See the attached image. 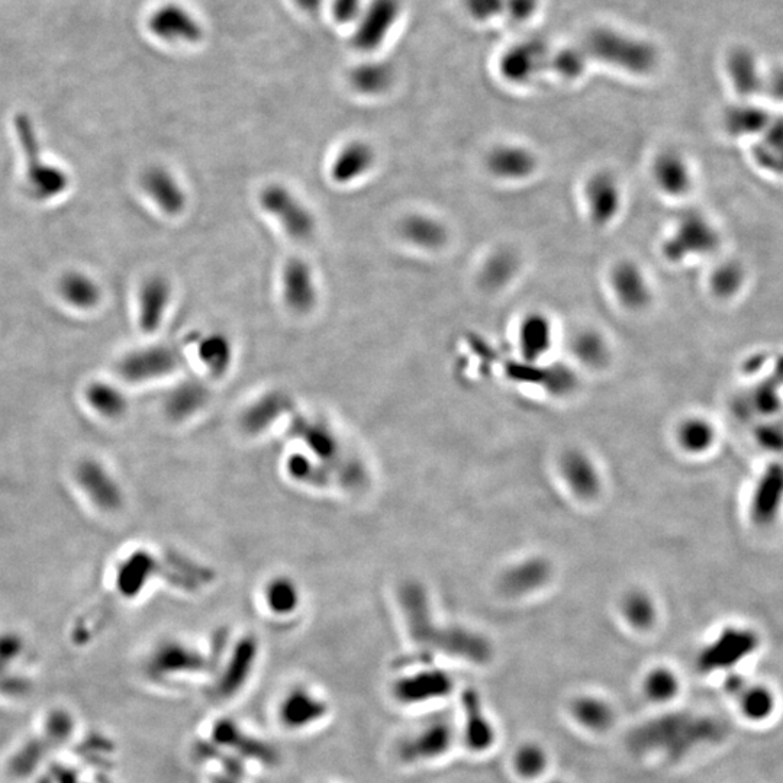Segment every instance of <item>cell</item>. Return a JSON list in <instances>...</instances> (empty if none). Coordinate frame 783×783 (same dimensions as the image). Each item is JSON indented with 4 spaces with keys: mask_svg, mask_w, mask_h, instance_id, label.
I'll return each mask as SVG.
<instances>
[{
    "mask_svg": "<svg viewBox=\"0 0 783 783\" xmlns=\"http://www.w3.org/2000/svg\"><path fill=\"white\" fill-rule=\"evenodd\" d=\"M759 638L747 628L730 627L711 640L698 656V669L702 673L730 672L741 662L756 653Z\"/></svg>",
    "mask_w": 783,
    "mask_h": 783,
    "instance_id": "obj_15",
    "label": "cell"
},
{
    "mask_svg": "<svg viewBox=\"0 0 783 783\" xmlns=\"http://www.w3.org/2000/svg\"><path fill=\"white\" fill-rule=\"evenodd\" d=\"M16 137L25 156V190L35 201H50L69 188V174L45 161L34 124L27 115L15 119Z\"/></svg>",
    "mask_w": 783,
    "mask_h": 783,
    "instance_id": "obj_3",
    "label": "cell"
},
{
    "mask_svg": "<svg viewBox=\"0 0 783 783\" xmlns=\"http://www.w3.org/2000/svg\"><path fill=\"white\" fill-rule=\"evenodd\" d=\"M482 166L493 182L517 186L530 182L540 173L541 159L533 145L501 140L483 154Z\"/></svg>",
    "mask_w": 783,
    "mask_h": 783,
    "instance_id": "obj_8",
    "label": "cell"
},
{
    "mask_svg": "<svg viewBox=\"0 0 783 783\" xmlns=\"http://www.w3.org/2000/svg\"><path fill=\"white\" fill-rule=\"evenodd\" d=\"M182 364L180 351L170 346L137 348L125 354L116 366L118 375L130 383H145L172 375Z\"/></svg>",
    "mask_w": 783,
    "mask_h": 783,
    "instance_id": "obj_20",
    "label": "cell"
},
{
    "mask_svg": "<svg viewBox=\"0 0 783 783\" xmlns=\"http://www.w3.org/2000/svg\"><path fill=\"white\" fill-rule=\"evenodd\" d=\"M551 576V569L546 560L533 559L521 560L515 565L509 566L502 573L499 586L505 594L512 598H520L536 594L547 585Z\"/></svg>",
    "mask_w": 783,
    "mask_h": 783,
    "instance_id": "obj_35",
    "label": "cell"
},
{
    "mask_svg": "<svg viewBox=\"0 0 783 783\" xmlns=\"http://www.w3.org/2000/svg\"><path fill=\"white\" fill-rule=\"evenodd\" d=\"M209 393L202 382L186 380L169 393L166 412L174 421H183L195 415L208 401Z\"/></svg>",
    "mask_w": 783,
    "mask_h": 783,
    "instance_id": "obj_42",
    "label": "cell"
},
{
    "mask_svg": "<svg viewBox=\"0 0 783 783\" xmlns=\"http://www.w3.org/2000/svg\"><path fill=\"white\" fill-rule=\"evenodd\" d=\"M296 2H298V5L301 6L302 9H305V11L315 12L321 8L322 0H296Z\"/></svg>",
    "mask_w": 783,
    "mask_h": 783,
    "instance_id": "obj_54",
    "label": "cell"
},
{
    "mask_svg": "<svg viewBox=\"0 0 783 783\" xmlns=\"http://www.w3.org/2000/svg\"><path fill=\"white\" fill-rule=\"evenodd\" d=\"M638 691L647 704L666 710L681 698L683 682L672 666L654 665L641 676Z\"/></svg>",
    "mask_w": 783,
    "mask_h": 783,
    "instance_id": "obj_34",
    "label": "cell"
},
{
    "mask_svg": "<svg viewBox=\"0 0 783 783\" xmlns=\"http://www.w3.org/2000/svg\"><path fill=\"white\" fill-rule=\"evenodd\" d=\"M765 86L778 101L783 102V67L770 74L769 79L765 80Z\"/></svg>",
    "mask_w": 783,
    "mask_h": 783,
    "instance_id": "obj_53",
    "label": "cell"
},
{
    "mask_svg": "<svg viewBox=\"0 0 783 783\" xmlns=\"http://www.w3.org/2000/svg\"><path fill=\"white\" fill-rule=\"evenodd\" d=\"M198 356L212 377H222L231 369L234 350L227 335L211 333L199 341Z\"/></svg>",
    "mask_w": 783,
    "mask_h": 783,
    "instance_id": "obj_43",
    "label": "cell"
},
{
    "mask_svg": "<svg viewBox=\"0 0 783 783\" xmlns=\"http://www.w3.org/2000/svg\"><path fill=\"white\" fill-rule=\"evenodd\" d=\"M261 209L279 222L283 231L298 243H308L317 231V221L295 193L280 183H270L261 189Z\"/></svg>",
    "mask_w": 783,
    "mask_h": 783,
    "instance_id": "obj_10",
    "label": "cell"
},
{
    "mask_svg": "<svg viewBox=\"0 0 783 783\" xmlns=\"http://www.w3.org/2000/svg\"><path fill=\"white\" fill-rule=\"evenodd\" d=\"M460 718L457 723L459 746L472 756H486L498 746L499 727L482 694L472 686L457 692Z\"/></svg>",
    "mask_w": 783,
    "mask_h": 783,
    "instance_id": "obj_6",
    "label": "cell"
},
{
    "mask_svg": "<svg viewBox=\"0 0 783 783\" xmlns=\"http://www.w3.org/2000/svg\"><path fill=\"white\" fill-rule=\"evenodd\" d=\"M580 205L592 228L599 231L614 227L627 208V189L615 170L596 169L580 185Z\"/></svg>",
    "mask_w": 783,
    "mask_h": 783,
    "instance_id": "obj_4",
    "label": "cell"
},
{
    "mask_svg": "<svg viewBox=\"0 0 783 783\" xmlns=\"http://www.w3.org/2000/svg\"><path fill=\"white\" fill-rule=\"evenodd\" d=\"M540 0H505L504 16L514 24H524L537 14Z\"/></svg>",
    "mask_w": 783,
    "mask_h": 783,
    "instance_id": "obj_51",
    "label": "cell"
},
{
    "mask_svg": "<svg viewBox=\"0 0 783 783\" xmlns=\"http://www.w3.org/2000/svg\"><path fill=\"white\" fill-rule=\"evenodd\" d=\"M377 154L372 144L351 140L338 150L330 166L331 180L337 185H351L372 172Z\"/></svg>",
    "mask_w": 783,
    "mask_h": 783,
    "instance_id": "obj_32",
    "label": "cell"
},
{
    "mask_svg": "<svg viewBox=\"0 0 783 783\" xmlns=\"http://www.w3.org/2000/svg\"><path fill=\"white\" fill-rule=\"evenodd\" d=\"M569 353L579 367L604 370L611 363L612 347L604 331L595 327H579L570 335Z\"/></svg>",
    "mask_w": 783,
    "mask_h": 783,
    "instance_id": "obj_33",
    "label": "cell"
},
{
    "mask_svg": "<svg viewBox=\"0 0 783 783\" xmlns=\"http://www.w3.org/2000/svg\"><path fill=\"white\" fill-rule=\"evenodd\" d=\"M156 563V559L144 551L125 560L124 566L119 570L118 578V588L121 589L122 594L134 596L141 592L147 580L153 578Z\"/></svg>",
    "mask_w": 783,
    "mask_h": 783,
    "instance_id": "obj_46",
    "label": "cell"
},
{
    "mask_svg": "<svg viewBox=\"0 0 783 783\" xmlns=\"http://www.w3.org/2000/svg\"><path fill=\"white\" fill-rule=\"evenodd\" d=\"M333 14L341 24L356 21L362 15V0H334Z\"/></svg>",
    "mask_w": 783,
    "mask_h": 783,
    "instance_id": "obj_52",
    "label": "cell"
},
{
    "mask_svg": "<svg viewBox=\"0 0 783 783\" xmlns=\"http://www.w3.org/2000/svg\"><path fill=\"white\" fill-rule=\"evenodd\" d=\"M721 737L723 727L711 715L666 708L634 725L625 743L640 762L675 766Z\"/></svg>",
    "mask_w": 783,
    "mask_h": 783,
    "instance_id": "obj_1",
    "label": "cell"
},
{
    "mask_svg": "<svg viewBox=\"0 0 783 783\" xmlns=\"http://www.w3.org/2000/svg\"><path fill=\"white\" fill-rule=\"evenodd\" d=\"M624 623L636 633H650L659 620V611L652 596L644 591H630L620 604Z\"/></svg>",
    "mask_w": 783,
    "mask_h": 783,
    "instance_id": "obj_40",
    "label": "cell"
},
{
    "mask_svg": "<svg viewBox=\"0 0 783 783\" xmlns=\"http://www.w3.org/2000/svg\"><path fill=\"white\" fill-rule=\"evenodd\" d=\"M195 753L199 762H211L218 765V770L211 776L209 783L246 782L247 765L238 757L222 752L212 746L208 740L198 743V746L195 747Z\"/></svg>",
    "mask_w": 783,
    "mask_h": 783,
    "instance_id": "obj_41",
    "label": "cell"
},
{
    "mask_svg": "<svg viewBox=\"0 0 783 783\" xmlns=\"http://www.w3.org/2000/svg\"><path fill=\"white\" fill-rule=\"evenodd\" d=\"M259 654L260 644L256 637L244 636L234 644L215 682L214 692L219 699L227 701L243 692L256 670Z\"/></svg>",
    "mask_w": 783,
    "mask_h": 783,
    "instance_id": "obj_21",
    "label": "cell"
},
{
    "mask_svg": "<svg viewBox=\"0 0 783 783\" xmlns=\"http://www.w3.org/2000/svg\"><path fill=\"white\" fill-rule=\"evenodd\" d=\"M540 783H569L565 781V779H553V778H546L543 782Z\"/></svg>",
    "mask_w": 783,
    "mask_h": 783,
    "instance_id": "obj_55",
    "label": "cell"
},
{
    "mask_svg": "<svg viewBox=\"0 0 783 783\" xmlns=\"http://www.w3.org/2000/svg\"><path fill=\"white\" fill-rule=\"evenodd\" d=\"M467 14L478 22H491L504 16L505 0H464Z\"/></svg>",
    "mask_w": 783,
    "mask_h": 783,
    "instance_id": "obj_50",
    "label": "cell"
},
{
    "mask_svg": "<svg viewBox=\"0 0 783 783\" xmlns=\"http://www.w3.org/2000/svg\"><path fill=\"white\" fill-rule=\"evenodd\" d=\"M717 243V234L708 218L686 212L673 222L662 241V256L672 264L685 263L692 257L707 256Z\"/></svg>",
    "mask_w": 783,
    "mask_h": 783,
    "instance_id": "obj_11",
    "label": "cell"
},
{
    "mask_svg": "<svg viewBox=\"0 0 783 783\" xmlns=\"http://www.w3.org/2000/svg\"><path fill=\"white\" fill-rule=\"evenodd\" d=\"M289 406L290 402L285 393H266L263 398L254 402V404L247 409V414L244 415L241 422H243V427L247 428L251 433H259V431H263L270 422L275 420L276 417H279L280 412L286 411Z\"/></svg>",
    "mask_w": 783,
    "mask_h": 783,
    "instance_id": "obj_45",
    "label": "cell"
},
{
    "mask_svg": "<svg viewBox=\"0 0 783 783\" xmlns=\"http://www.w3.org/2000/svg\"><path fill=\"white\" fill-rule=\"evenodd\" d=\"M208 741L222 752L243 760L246 765L259 763L270 768L279 762V754L272 744L248 733L246 728L232 718L222 717L214 721L209 730Z\"/></svg>",
    "mask_w": 783,
    "mask_h": 783,
    "instance_id": "obj_14",
    "label": "cell"
},
{
    "mask_svg": "<svg viewBox=\"0 0 783 783\" xmlns=\"http://www.w3.org/2000/svg\"><path fill=\"white\" fill-rule=\"evenodd\" d=\"M150 29L169 43H198L203 31L198 19L180 5L161 6L150 18Z\"/></svg>",
    "mask_w": 783,
    "mask_h": 783,
    "instance_id": "obj_31",
    "label": "cell"
},
{
    "mask_svg": "<svg viewBox=\"0 0 783 783\" xmlns=\"http://www.w3.org/2000/svg\"><path fill=\"white\" fill-rule=\"evenodd\" d=\"M172 301V283L166 276L147 277L138 290V324L145 334L161 327Z\"/></svg>",
    "mask_w": 783,
    "mask_h": 783,
    "instance_id": "obj_30",
    "label": "cell"
},
{
    "mask_svg": "<svg viewBox=\"0 0 783 783\" xmlns=\"http://www.w3.org/2000/svg\"><path fill=\"white\" fill-rule=\"evenodd\" d=\"M725 67H727L728 77H730L734 89L740 95H753L765 86V79L760 73L757 58L747 48H734L728 54Z\"/></svg>",
    "mask_w": 783,
    "mask_h": 783,
    "instance_id": "obj_39",
    "label": "cell"
},
{
    "mask_svg": "<svg viewBox=\"0 0 783 783\" xmlns=\"http://www.w3.org/2000/svg\"><path fill=\"white\" fill-rule=\"evenodd\" d=\"M551 756L546 746L528 740L518 744L511 754V770L518 781L540 783L549 778Z\"/></svg>",
    "mask_w": 783,
    "mask_h": 783,
    "instance_id": "obj_36",
    "label": "cell"
},
{
    "mask_svg": "<svg viewBox=\"0 0 783 783\" xmlns=\"http://www.w3.org/2000/svg\"><path fill=\"white\" fill-rule=\"evenodd\" d=\"M85 401L93 414L106 421H119L128 414L127 395L105 380H93L85 389Z\"/></svg>",
    "mask_w": 783,
    "mask_h": 783,
    "instance_id": "obj_37",
    "label": "cell"
},
{
    "mask_svg": "<svg viewBox=\"0 0 783 783\" xmlns=\"http://www.w3.org/2000/svg\"><path fill=\"white\" fill-rule=\"evenodd\" d=\"M398 234L408 246L424 253H440L451 243L449 224L427 212H412L399 221Z\"/></svg>",
    "mask_w": 783,
    "mask_h": 783,
    "instance_id": "obj_24",
    "label": "cell"
},
{
    "mask_svg": "<svg viewBox=\"0 0 783 783\" xmlns=\"http://www.w3.org/2000/svg\"><path fill=\"white\" fill-rule=\"evenodd\" d=\"M211 656L180 640L161 641L147 660L148 675L157 681L193 678L208 672Z\"/></svg>",
    "mask_w": 783,
    "mask_h": 783,
    "instance_id": "obj_13",
    "label": "cell"
},
{
    "mask_svg": "<svg viewBox=\"0 0 783 783\" xmlns=\"http://www.w3.org/2000/svg\"><path fill=\"white\" fill-rule=\"evenodd\" d=\"M649 177L657 193L667 199H683L692 192L695 172L691 161L675 147L660 148L649 164Z\"/></svg>",
    "mask_w": 783,
    "mask_h": 783,
    "instance_id": "obj_17",
    "label": "cell"
},
{
    "mask_svg": "<svg viewBox=\"0 0 783 783\" xmlns=\"http://www.w3.org/2000/svg\"><path fill=\"white\" fill-rule=\"evenodd\" d=\"M141 188L150 201L169 217L183 214L188 205V195L182 183L167 167L153 164L141 174Z\"/></svg>",
    "mask_w": 783,
    "mask_h": 783,
    "instance_id": "obj_27",
    "label": "cell"
},
{
    "mask_svg": "<svg viewBox=\"0 0 783 783\" xmlns=\"http://www.w3.org/2000/svg\"><path fill=\"white\" fill-rule=\"evenodd\" d=\"M560 476L580 501H594L602 491V478L594 460L580 450H569L559 463Z\"/></svg>",
    "mask_w": 783,
    "mask_h": 783,
    "instance_id": "obj_28",
    "label": "cell"
},
{
    "mask_svg": "<svg viewBox=\"0 0 783 783\" xmlns=\"http://www.w3.org/2000/svg\"><path fill=\"white\" fill-rule=\"evenodd\" d=\"M401 14L399 0H373L354 34V45L362 51L376 50L383 44Z\"/></svg>",
    "mask_w": 783,
    "mask_h": 783,
    "instance_id": "obj_29",
    "label": "cell"
},
{
    "mask_svg": "<svg viewBox=\"0 0 783 783\" xmlns=\"http://www.w3.org/2000/svg\"><path fill=\"white\" fill-rule=\"evenodd\" d=\"M607 289L618 309L628 315H644L653 308L656 299L652 276L640 261L634 259L615 260L609 266Z\"/></svg>",
    "mask_w": 783,
    "mask_h": 783,
    "instance_id": "obj_7",
    "label": "cell"
},
{
    "mask_svg": "<svg viewBox=\"0 0 783 783\" xmlns=\"http://www.w3.org/2000/svg\"><path fill=\"white\" fill-rule=\"evenodd\" d=\"M514 338L522 360L534 366L546 362L559 340L556 319L544 309H528L515 324Z\"/></svg>",
    "mask_w": 783,
    "mask_h": 783,
    "instance_id": "obj_16",
    "label": "cell"
},
{
    "mask_svg": "<svg viewBox=\"0 0 783 783\" xmlns=\"http://www.w3.org/2000/svg\"><path fill=\"white\" fill-rule=\"evenodd\" d=\"M725 694L734 699L741 717L750 723H765L778 710V696L769 686L749 683L731 675L724 685Z\"/></svg>",
    "mask_w": 783,
    "mask_h": 783,
    "instance_id": "obj_25",
    "label": "cell"
},
{
    "mask_svg": "<svg viewBox=\"0 0 783 783\" xmlns=\"http://www.w3.org/2000/svg\"><path fill=\"white\" fill-rule=\"evenodd\" d=\"M58 295L67 305L79 311H90L101 304L102 289L92 276L72 270L60 277Z\"/></svg>",
    "mask_w": 783,
    "mask_h": 783,
    "instance_id": "obj_38",
    "label": "cell"
},
{
    "mask_svg": "<svg viewBox=\"0 0 783 783\" xmlns=\"http://www.w3.org/2000/svg\"><path fill=\"white\" fill-rule=\"evenodd\" d=\"M318 783H328V782H318Z\"/></svg>",
    "mask_w": 783,
    "mask_h": 783,
    "instance_id": "obj_56",
    "label": "cell"
},
{
    "mask_svg": "<svg viewBox=\"0 0 783 783\" xmlns=\"http://www.w3.org/2000/svg\"><path fill=\"white\" fill-rule=\"evenodd\" d=\"M582 47L591 61H598L631 76H649L659 66V51L654 44L620 29H592L586 35Z\"/></svg>",
    "mask_w": 783,
    "mask_h": 783,
    "instance_id": "obj_2",
    "label": "cell"
},
{
    "mask_svg": "<svg viewBox=\"0 0 783 783\" xmlns=\"http://www.w3.org/2000/svg\"><path fill=\"white\" fill-rule=\"evenodd\" d=\"M330 714V705L312 689L298 685L280 699L277 718L285 730L299 733L322 723Z\"/></svg>",
    "mask_w": 783,
    "mask_h": 783,
    "instance_id": "obj_22",
    "label": "cell"
},
{
    "mask_svg": "<svg viewBox=\"0 0 783 783\" xmlns=\"http://www.w3.org/2000/svg\"><path fill=\"white\" fill-rule=\"evenodd\" d=\"M459 746L457 723L447 715H438L406 734L399 741V762L406 766H428L447 759Z\"/></svg>",
    "mask_w": 783,
    "mask_h": 783,
    "instance_id": "obj_5",
    "label": "cell"
},
{
    "mask_svg": "<svg viewBox=\"0 0 783 783\" xmlns=\"http://www.w3.org/2000/svg\"><path fill=\"white\" fill-rule=\"evenodd\" d=\"M570 723L591 737L608 736L617 727V705L608 696L595 691H580L570 696L566 704Z\"/></svg>",
    "mask_w": 783,
    "mask_h": 783,
    "instance_id": "obj_19",
    "label": "cell"
},
{
    "mask_svg": "<svg viewBox=\"0 0 783 783\" xmlns=\"http://www.w3.org/2000/svg\"><path fill=\"white\" fill-rule=\"evenodd\" d=\"M679 446L692 454H702L711 449L715 441V430L710 422L702 418H688L681 422L676 431Z\"/></svg>",
    "mask_w": 783,
    "mask_h": 783,
    "instance_id": "obj_49",
    "label": "cell"
},
{
    "mask_svg": "<svg viewBox=\"0 0 783 783\" xmlns=\"http://www.w3.org/2000/svg\"><path fill=\"white\" fill-rule=\"evenodd\" d=\"M522 254L511 246L491 248L476 267V285L488 295L507 292L522 275Z\"/></svg>",
    "mask_w": 783,
    "mask_h": 783,
    "instance_id": "obj_23",
    "label": "cell"
},
{
    "mask_svg": "<svg viewBox=\"0 0 783 783\" xmlns=\"http://www.w3.org/2000/svg\"><path fill=\"white\" fill-rule=\"evenodd\" d=\"M266 607L277 617H288L301 604L298 586L290 579L276 578L264 589Z\"/></svg>",
    "mask_w": 783,
    "mask_h": 783,
    "instance_id": "obj_48",
    "label": "cell"
},
{
    "mask_svg": "<svg viewBox=\"0 0 783 783\" xmlns=\"http://www.w3.org/2000/svg\"><path fill=\"white\" fill-rule=\"evenodd\" d=\"M591 58L585 48L567 45L557 51H551L547 72L556 74L565 82H576L588 70Z\"/></svg>",
    "mask_w": 783,
    "mask_h": 783,
    "instance_id": "obj_44",
    "label": "cell"
},
{
    "mask_svg": "<svg viewBox=\"0 0 783 783\" xmlns=\"http://www.w3.org/2000/svg\"><path fill=\"white\" fill-rule=\"evenodd\" d=\"M457 694V682L449 670L420 666L393 679L391 695L396 704L415 708L447 701Z\"/></svg>",
    "mask_w": 783,
    "mask_h": 783,
    "instance_id": "obj_9",
    "label": "cell"
},
{
    "mask_svg": "<svg viewBox=\"0 0 783 783\" xmlns=\"http://www.w3.org/2000/svg\"><path fill=\"white\" fill-rule=\"evenodd\" d=\"M73 479L87 502L102 514H116L125 507L121 483L105 463L96 457H83L74 464Z\"/></svg>",
    "mask_w": 783,
    "mask_h": 783,
    "instance_id": "obj_12",
    "label": "cell"
},
{
    "mask_svg": "<svg viewBox=\"0 0 783 783\" xmlns=\"http://www.w3.org/2000/svg\"><path fill=\"white\" fill-rule=\"evenodd\" d=\"M283 301L290 312L306 315L318 302V288L311 266L301 257H290L282 272Z\"/></svg>",
    "mask_w": 783,
    "mask_h": 783,
    "instance_id": "obj_26",
    "label": "cell"
},
{
    "mask_svg": "<svg viewBox=\"0 0 783 783\" xmlns=\"http://www.w3.org/2000/svg\"><path fill=\"white\" fill-rule=\"evenodd\" d=\"M393 69L389 64L367 63L353 70L351 86L362 95L376 96L385 93L392 86Z\"/></svg>",
    "mask_w": 783,
    "mask_h": 783,
    "instance_id": "obj_47",
    "label": "cell"
},
{
    "mask_svg": "<svg viewBox=\"0 0 783 783\" xmlns=\"http://www.w3.org/2000/svg\"><path fill=\"white\" fill-rule=\"evenodd\" d=\"M549 45L537 38L518 41L499 57V76L512 86H528L538 76L547 72L550 58Z\"/></svg>",
    "mask_w": 783,
    "mask_h": 783,
    "instance_id": "obj_18",
    "label": "cell"
}]
</instances>
